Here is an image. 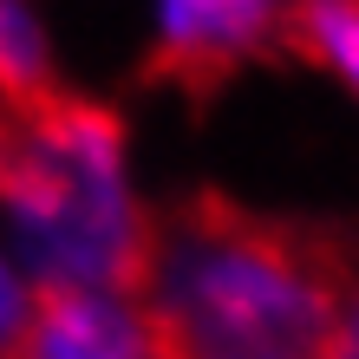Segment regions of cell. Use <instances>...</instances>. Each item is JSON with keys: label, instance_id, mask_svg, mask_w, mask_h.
Wrapping results in <instances>:
<instances>
[{"label": "cell", "instance_id": "6da1fadb", "mask_svg": "<svg viewBox=\"0 0 359 359\" xmlns=\"http://www.w3.org/2000/svg\"><path fill=\"white\" fill-rule=\"evenodd\" d=\"M359 274L333 229L189 196L151 216L137 313L157 359H320Z\"/></svg>", "mask_w": 359, "mask_h": 359}, {"label": "cell", "instance_id": "7a4b0ae2", "mask_svg": "<svg viewBox=\"0 0 359 359\" xmlns=\"http://www.w3.org/2000/svg\"><path fill=\"white\" fill-rule=\"evenodd\" d=\"M13 118V111H7ZM0 209L33 287H86L131 301L151 255V209L124 177V124L111 104L53 92L13 118Z\"/></svg>", "mask_w": 359, "mask_h": 359}, {"label": "cell", "instance_id": "3957f363", "mask_svg": "<svg viewBox=\"0 0 359 359\" xmlns=\"http://www.w3.org/2000/svg\"><path fill=\"white\" fill-rule=\"evenodd\" d=\"M294 0H157V46L151 79H170L189 98L216 92L242 59L281 39Z\"/></svg>", "mask_w": 359, "mask_h": 359}, {"label": "cell", "instance_id": "277c9868", "mask_svg": "<svg viewBox=\"0 0 359 359\" xmlns=\"http://www.w3.org/2000/svg\"><path fill=\"white\" fill-rule=\"evenodd\" d=\"M7 359H157L137 301L86 287H33L27 333Z\"/></svg>", "mask_w": 359, "mask_h": 359}, {"label": "cell", "instance_id": "5b68a950", "mask_svg": "<svg viewBox=\"0 0 359 359\" xmlns=\"http://www.w3.org/2000/svg\"><path fill=\"white\" fill-rule=\"evenodd\" d=\"M59 92L46 27L33 20L27 0H0V111H33Z\"/></svg>", "mask_w": 359, "mask_h": 359}, {"label": "cell", "instance_id": "8992f818", "mask_svg": "<svg viewBox=\"0 0 359 359\" xmlns=\"http://www.w3.org/2000/svg\"><path fill=\"white\" fill-rule=\"evenodd\" d=\"M281 39L340 72L359 98V0H294L281 20Z\"/></svg>", "mask_w": 359, "mask_h": 359}, {"label": "cell", "instance_id": "52a82bcc", "mask_svg": "<svg viewBox=\"0 0 359 359\" xmlns=\"http://www.w3.org/2000/svg\"><path fill=\"white\" fill-rule=\"evenodd\" d=\"M27 313H33V281L20 274L7 255H0V359L20 346V333H27Z\"/></svg>", "mask_w": 359, "mask_h": 359}, {"label": "cell", "instance_id": "ba28073f", "mask_svg": "<svg viewBox=\"0 0 359 359\" xmlns=\"http://www.w3.org/2000/svg\"><path fill=\"white\" fill-rule=\"evenodd\" d=\"M320 359H359V274L346 287V307H340V320H333V340H327Z\"/></svg>", "mask_w": 359, "mask_h": 359}, {"label": "cell", "instance_id": "9c48e42d", "mask_svg": "<svg viewBox=\"0 0 359 359\" xmlns=\"http://www.w3.org/2000/svg\"><path fill=\"white\" fill-rule=\"evenodd\" d=\"M7 144H13V118L0 111V170H7Z\"/></svg>", "mask_w": 359, "mask_h": 359}]
</instances>
